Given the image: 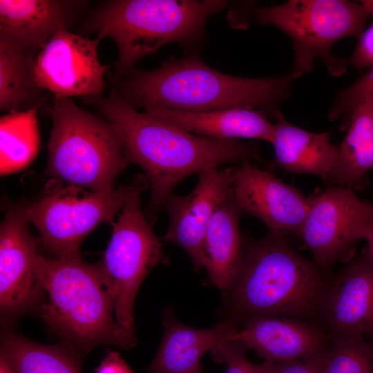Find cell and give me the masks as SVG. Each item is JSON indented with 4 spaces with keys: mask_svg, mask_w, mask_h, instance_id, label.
I'll return each instance as SVG.
<instances>
[{
    "mask_svg": "<svg viewBox=\"0 0 373 373\" xmlns=\"http://www.w3.org/2000/svg\"><path fill=\"white\" fill-rule=\"evenodd\" d=\"M365 7L372 21L358 37L356 46L347 59V64L356 70L373 66V0L359 1Z\"/></svg>",
    "mask_w": 373,
    "mask_h": 373,
    "instance_id": "obj_29",
    "label": "cell"
},
{
    "mask_svg": "<svg viewBox=\"0 0 373 373\" xmlns=\"http://www.w3.org/2000/svg\"><path fill=\"white\" fill-rule=\"evenodd\" d=\"M198 175V182L189 194L173 193L166 200L164 209L169 216V225L162 237L164 242L184 250L196 272L204 267L203 245L209 223L231 192L233 167L211 169Z\"/></svg>",
    "mask_w": 373,
    "mask_h": 373,
    "instance_id": "obj_13",
    "label": "cell"
},
{
    "mask_svg": "<svg viewBox=\"0 0 373 373\" xmlns=\"http://www.w3.org/2000/svg\"><path fill=\"white\" fill-rule=\"evenodd\" d=\"M242 213L231 190L213 214L204 235V268L211 283L224 292L233 282L242 257L239 229Z\"/></svg>",
    "mask_w": 373,
    "mask_h": 373,
    "instance_id": "obj_21",
    "label": "cell"
},
{
    "mask_svg": "<svg viewBox=\"0 0 373 373\" xmlns=\"http://www.w3.org/2000/svg\"><path fill=\"white\" fill-rule=\"evenodd\" d=\"M362 238L367 241L365 248L373 260V218L369 219L363 225Z\"/></svg>",
    "mask_w": 373,
    "mask_h": 373,
    "instance_id": "obj_32",
    "label": "cell"
},
{
    "mask_svg": "<svg viewBox=\"0 0 373 373\" xmlns=\"http://www.w3.org/2000/svg\"><path fill=\"white\" fill-rule=\"evenodd\" d=\"M0 373H13L11 367L2 356L0 360Z\"/></svg>",
    "mask_w": 373,
    "mask_h": 373,
    "instance_id": "obj_33",
    "label": "cell"
},
{
    "mask_svg": "<svg viewBox=\"0 0 373 373\" xmlns=\"http://www.w3.org/2000/svg\"><path fill=\"white\" fill-rule=\"evenodd\" d=\"M138 173L130 184L104 192L50 179L41 195L27 202L28 222L39 230V246L53 258H79L84 239L102 222L113 224V218L136 188Z\"/></svg>",
    "mask_w": 373,
    "mask_h": 373,
    "instance_id": "obj_8",
    "label": "cell"
},
{
    "mask_svg": "<svg viewBox=\"0 0 373 373\" xmlns=\"http://www.w3.org/2000/svg\"><path fill=\"white\" fill-rule=\"evenodd\" d=\"M38 52L0 35V109L23 111L43 102L35 77Z\"/></svg>",
    "mask_w": 373,
    "mask_h": 373,
    "instance_id": "obj_23",
    "label": "cell"
},
{
    "mask_svg": "<svg viewBox=\"0 0 373 373\" xmlns=\"http://www.w3.org/2000/svg\"><path fill=\"white\" fill-rule=\"evenodd\" d=\"M191 373H204L203 370H202V366H200L199 368H198L196 370H195L194 372H192Z\"/></svg>",
    "mask_w": 373,
    "mask_h": 373,
    "instance_id": "obj_34",
    "label": "cell"
},
{
    "mask_svg": "<svg viewBox=\"0 0 373 373\" xmlns=\"http://www.w3.org/2000/svg\"><path fill=\"white\" fill-rule=\"evenodd\" d=\"M253 15L260 24L275 26L291 38L294 52L291 71L299 77L313 70L317 59L330 75H343L347 61L333 54V46L345 37L358 38L369 17L360 1L347 0H289L257 8Z\"/></svg>",
    "mask_w": 373,
    "mask_h": 373,
    "instance_id": "obj_7",
    "label": "cell"
},
{
    "mask_svg": "<svg viewBox=\"0 0 373 373\" xmlns=\"http://www.w3.org/2000/svg\"><path fill=\"white\" fill-rule=\"evenodd\" d=\"M86 2L0 0V35L39 52L57 31L75 21Z\"/></svg>",
    "mask_w": 373,
    "mask_h": 373,
    "instance_id": "obj_17",
    "label": "cell"
},
{
    "mask_svg": "<svg viewBox=\"0 0 373 373\" xmlns=\"http://www.w3.org/2000/svg\"><path fill=\"white\" fill-rule=\"evenodd\" d=\"M52 120L44 175L93 192L113 189L130 164L120 137L106 119L55 97L47 109Z\"/></svg>",
    "mask_w": 373,
    "mask_h": 373,
    "instance_id": "obj_6",
    "label": "cell"
},
{
    "mask_svg": "<svg viewBox=\"0 0 373 373\" xmlns=\"http://www.w3.org/2000/svg\"><path fill=\"white\" fill-rule=\"evenodd\" d=\"M35 269L48 297L36 311L50 331L84 352L135 346L136 338L116 321L113 296L97 263L39 254Z\"/></svg>",
    "mask_w": 373,
    "mask_h": 373,
    "instance_id": "obj_4",
    "label": "cell"
},
{
    "mask_svg": "<svg viewBox=\"0 0 373 373\" xmlns=\"http://www.w3.org/2000/svg\"><path fill=\"white\" fill-rule=\"evenodd\" d=\"M309 209L298 233L314 263L326 272L352 256L364 224L373 218V204L351 189L327 185L308 198Z\"/></svg>",
    "mask_w": 373,
    "mask_h": 373,
    "instance_id": "obj_10",
    "label": "cell"
},
{
    "mask_svg": "<svg viewBox=\"0 0 373 373\" xmlns=\"http://www.w3.org/2000/svg\"><path fill=\"white\" fill-rule=\"evenodd\" d=\"M149 186L146 175L138 173L136 188L112 224L110 241L97 263L113 296L117 323L135 338L133 310L138 289L156 265L169 264L141 209L142 194Z\"/></svg>",
    "mask_w": 373,
    "mask_h": 373,
    "instance_id": "obj_9",
    "label": "cell"
},
{
    "mask_svg": "<svg viewBox=\"0 0 373 373\" xmlns=\"http://www.w3.org/2000/svg\"><path fill=\"white\" fill-rule=\"evenodd\" d=\"M84 101L94 105L115 128L128 162L144 170L151 188L144 214L151 225L174 189L191 175L245 160L267 164L259 142L183 131L135 109L114 86L106 97Z\"/></svg>",
    "mask_w": 373,
    "mask_h": 373,
    "instance_id": "obj_1",
    "label": "cell"
},
{
    "mask_svg": "<svg viewBox=\"0 0 373 373\" xmlns=\"http://www.w3.org/2000/svg\"><path fill=\"white\" fill-rule=\"evenodd\" d=\"M164 333L160 347L147 367L151 373H191L201 365V357L221 343L233 341L238 332L231 321L209 329H196L180 323L172 309L163 315Z\"/></svg>",
    "mask_w": 373,
    "mask_h": 373,
    "instance_id": "obj_18",
    "label": "cell"
},
{
    "mask_svg": "<svg viewBox=\"0 0 373 373\" xmlns=\"http://www.w3.org/2000/svg\"><path fill=\"white\" fill-rule=\"evenodd\" d=\"M245 348L236 341L221 343L211 353L217 363L225 365V373H275L276 363H254L245 356Z\"/></svg>",
    "mask_w": 373,
    "mask_h": 373,
    "instance_id": "obj_28",
    "label": "cell"
},
{
    "mask_svg": "<svg viewBox=\"0 0 373 373\" xmlns=\"http://www.w3.org/2000/svg\"><path fill=\"white\" fill-rule=\"evenodd\" d=\"M323 355L276 363L275 373H323Z\"/></svg>",
    "mask_w": 373,
    "mask_h": 373,
    "instance_id": "obj_30",
    "label": "cell"
},
{
    "mask_svg": "<svg viewBox=\"0 0 373 373\" xmlns=\"http://www.w3.org/2000/svg\"><path fill=\"white\" fill-rule=\"evenodd\" d=\"M26 202L8 207L0 227V311L4 325L37 309L45 293L35 269L39 238L30 231Z\"/></svg>",
    "mask_w": 373,
    "mask_h": 373,
    "instance_id": "obj_11",
    "label": "cell"
},
{
    "mask_svg": "<svg viewBox=\"0 0 373 373\" xmlns=\"http://www.w3.org/2000/svg\"><path fill=\"white\" fill-rule=\"evenodd\" d=\"M102 39H90L61 29L38 52L35 66L36 83L59 97L98 98L105 87L108 65L98 58Z\"/></svg>",
    "mask_w": 373,
    "mask_h": 373,
    "instance_id": "obj_12",
    "label": "cell"
},
{
    "mask_svg": "<svg viewBox=\"0 0 373 373\" xmlns=\"http://www.w3.org/2000/svg\"><path fill=\"white\" fill-rule=\"evenodd\" d=\"M371 341L373 343V338H371Z\"/></svg>",
    "mask_w": 373,
    "mask_h": 373,
    "instance_id": "obj_35",
    "label": "cell"
},
{
    "mask_svg": "<svg viewBox=\"0 0 373 373\" xmlns=\"http://www.w3.org/2000/svg\"><path fill=\"white\" fill-rule=\"evenodd\" d=\"M273 117L274 157L268 165L294 173L316 175L325 181L338 154V145L331 143L329 132L313 133L299 128L289 122L280 111Z\"/></svg>",
    "mask_w": 373,
    "mask_h": 373,
    "instance_id": "obj_19",
    "label": "cell"
},
{
    "mask_svg": "<svg viewBox=\"0 0 373 373\" xmlns=\"http://www.w3.org/2000/svg\"><path fill=\"white\" fill-rule=\"evenodd\" d=\"M232 193L242 213L260 219L268 231L298 235L309 202L297 189L245 160L233 166Z\"/></svg>",
    "mask_w": 373,
    "mask_h": 373,
    "instance_id": "obj_14",
    "label": "cell"
},
{
    "mask_svg": "<svg viewBox=\"0 0 373 373\" xmlns=\"http://www.w3.org/2000/svg\"><path fill=\"white\" fill-rule=\"evenodd\" d=\"M347 133L338 145L336 163L325 181L363 191L369 185L373 170V99L365 98L353 110Z\"/></svg>",
    "mask_w": 373,
    "mask_h": 373,
    "instance_id": "obj_22",
    "label": "cell"
},
{
    "mask_svg": "<svg viewBox=\"0 0 373 373\" xmlns=\"http://www.w3.org/2000/svg\"><path fill=\"white\" fill-rule=\"evenodd\" d=\"M145 113L183 131L218 139H250L271 143L275 128L265 113L251 108L206 112L155 109Z\"/></svg>",
    "mask_w": 373,
    "mask_h": 373,
    "instance_id": "obj_20",
    "label": "cell"
},
{
    "mask_svg": "<svg viewBox=\"0 0 373 373\" xmlns=\"http://www.w3.org/2000/svg\"><path fill=\"white\" fill-rule=\"evenodd\" d=\"M365 98L373 99V66L350 86L337 93L327 115L329 120L341 119V128L346 130L353 110Z\"/></svg>",
    "mask_w": 373,
    "mask_h": 373,
    "instance_id": "obj_27",
    "label": "cell"
},
{
    "mask_svg": "<svg viewBox=\"0 0 373 373\" xmlns=\"http://www.w3.org/2000/svg\"><path fill=\"white\" fill-rule=\"evenodd\" d=\"M323 373H373V343L365 336L330 338Z\"/></svg>",
    "mask_w": 373,
    "mask_h": 373,
    "instance_id": "obj_26",
    "label": "cell"
},
{
    "mask_svg": "<svg viewBox=\"0 0 373 373\" xmlns=\"http://www.w3.org/2000/svg\"><path fill=\"white\" fill-rule=\"evenodd\" d=\"M372 204H373V203H372Z\"/></svg>",
    "mask_w": 373,
    "mask_h": 373,
    "instance_id": "obj_36",
    "label": "cell"
},
{
    "mask_svg": "<svg viewBox=\"0 0 373 373\" xmlns=\"http://www.w3.org/2000/svg\"><path fill=\"white\" fill-rule=\"evenodd\" d=\"M39 106L8 113L0 119V171L10 174L28 166L38 152L40 139L37 122Z\"/></svg>",
    "mask_w": 373,
    "mask_h": 373,
    "instance_id": "obj_25",
    "label": "cell"
},
{
    "mask_svg": "<svg viewBox=\"0 0 373 373\" xmlns=\"http://www.w3.org/2000/svg\"><path fill=\"white\" fill-rule=\"evenodd\" d=\"M229 4L224 0L106 1L89 15L85 30L115 42L113 82L168 44L200 52L208 20Z\"/></svg>",
    "mask_w": 373,
    "mask_h": 373,
    "instance_id": "obj_3",
    "label": "cell"
},
{
    "mask_svg": "<svg viewBox=\"0 0 373 373\" xmlns=\"http://www.w3.org/2000/svg\"><path fill=\"white\" fill-rule=\"evenodd\" d=\"M95 373H133L131 367L116 352L108 350Z\"/></svg>",
    "mask_w": 373,
    "mask_h": 373,
    "instance_id": "obj_31",
    "label": "cell"
},
{
    "mask_svg": "<svg viewBox=\"0 0 373 373\" xmlns=\"http://www.w3.org/2000/svg\"><path fill=\"white\" fill-rule=\"evenodd\" d=\"M325 272L268 231L243 249L237 274L225 291L242 315L303 318L316 314Z\"/></svg>",
    "mask_w": 373,
    "mask_h": 373,
    "instance_id": "obj_5",
    "label": "cell"
},
{
    "mask_svg": "<svg viewBox=\"0 0 373 373\" xmlns=\"http://www.w3.org/2000/svg\"><path fill=\"white\" fill-rule=\"evenodd\" d=\"M299 78L291 71L264 78L231 75L209 66L199 52H192L170 57L155 69L133 68L113 81V86L133 108L144 112L251 108L273 117L291 96Z\"/></svg>",
    "mask_w": 373,
    "mask_h": 373,
    "instance_id": "obj_2",
    "label": "cell"
},
{
    "mask_svg": "<svg viewBox=\"0 0 373 373\" xmlns=\"http://www.w3.org/2000/svg\"><path fill=\"white\" fill-rule=\"evenodd\" d=\"M2 356L13 373H82L75 352L59 345H46L15 334L3 337Z\"/></svg>",
    "mask_w": 373,
    "mask_h": 373,
    "instance_id": "obj_24",
    "label": "cell"
},
{
    "mask_svg": "<svg viewBox=\"0 0 373 373\" xmlns=\"http://www.w3.org/2000/svg\"><path fill=\"white\" fill-rule=\"evenodd\" d=\"M317 313L329 338H373V260L365 247L327 282Z\"/></svg>",
    "mask_w": 373,
    "mask_h": 373,
    "instance_id": "obj_15",
    "label": "cell"
},
{
    "mask_svg": "<svg viewBox=\"0 0 373 373\" xmlns=\"http://www.w3.org/2000/svg\"><path fill=\"white\" fill-rule=\"evenodd\" d=\"M233 340L274 363L319 356L330 341L324 331L295 318L261 315L249 317Z\"/></svg>",
    "mask_w": 373,
    "mask_h": 373,
    "instance_id": "obj_16",
    "label": "cell"
}]
</instances>
